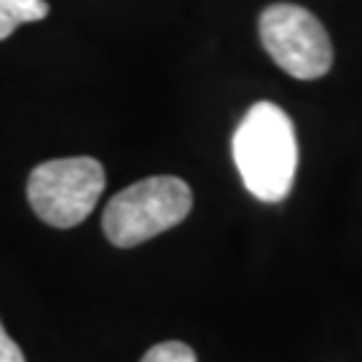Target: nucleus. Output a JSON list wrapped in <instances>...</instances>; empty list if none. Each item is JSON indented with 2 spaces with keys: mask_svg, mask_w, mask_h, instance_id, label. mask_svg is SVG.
<instances>
[{
  "mask_svg": "<svg viewBox=\"0 0 362 362\" xmlns=\"http://www.w3.org/2000/svg\"><path fill=\"white\" fill-rule=\"evenodd\" d=\"M233 164L250 194L276 204L293 191L298 167L296 127L279 105L255 103L233 132Z\"/></svg>",
  "mask_w": 362,
  "mask_h": 362,
  "instance_id": "nucleus-1",
  "label": "nucleus"
},
{
  "mask_svg": "<svg viewBox=\"0 0 362 362\" xmlns=\"http://www.w3.org/2000/svg\"><path fill=\"white\" fill-rule=\"evenodd\" d=\"M194 207L188 182L172 175L145 177L116 194L103 212V231L110 245L129 250L180 226Z\"/></svg>",
  "mask_w": 362,
  "mask_h": 362,
  "instance_id": "nucleus-2",
  "label": "nucleus"
},
{
  "mask_svg": "<svg viewBox=\"0 0 362 362\" xmlns=\"http://www.w3.org/2000/svg\"><path fill=\"white\" fill-rule=\"evenodd\" d=\"M105 191V169L91 156L52 158L30 172L27 199L46 226L73 228L89 218Z\"/></svg>",
  "mask_w": 362,
  "mask_h": 362,
  "instance_id": "nucleus-3",
  "label": "nucleus"
},
{
  "mask_svg": "<svg viewBox=\"0 0 362 362\" xmlns=\"http://www.w3.org/2000/svg\"><path fill=\"white\" fill-rule=\"evenodd\" d=\"M260 43L276 65L298 81H317L333 67V43L322 22L293 3L260 13Z\"/></svg>",
  "mask_w": 362,
  "mask_h": 362,
  "instance_id": "nucleus-4",
  "label": "nucleus"
},
{
  "mask_svg": "<svg viewBox=\"0 0 362 362\" xmlns=\"http://www.w3.org/2000/svg\"><path fill=\"white\" fill-rule=\"evenodd\" d=\"M49 16L46 0H0V40L11 38L19 25L40 22Z\"/></svg>",
  "mask_w": 362,
  "mask_h": 362,
  "instance_id": "nucleus-5",
  "label": "nucleus"
},
{
  "mask_svg": "<svg viewBox=\"0 0 362 362\" xmlns=\"http://www.w3.org/2000/svg\"><path fill=\"white\" fill-rule=\"evenodd\" d=\"M140 362H196V351L182 341H164L145 351Z\"/></svg>",
  "mask_w": 362,
  "mask_h": 362,
  "instance_id": "nucleus-6",
  "label": "nucleus"
},
{
  "mask_svg": "<svg viewBox=\"0 0 362 362\" xmlns=\"http://www.w3.org/2000/svg\"><path fill=\"white\" fill-rule=\"evenodd\" d=\"M0 362H25V354L19 349V344L6 333L3 322H0Z\"/></svg>",
  "mask_w": 362,
  "mask_h": 362,
  "instance_id": "nucleus-7",
  "label": "nucleus"
}]
</instances>
